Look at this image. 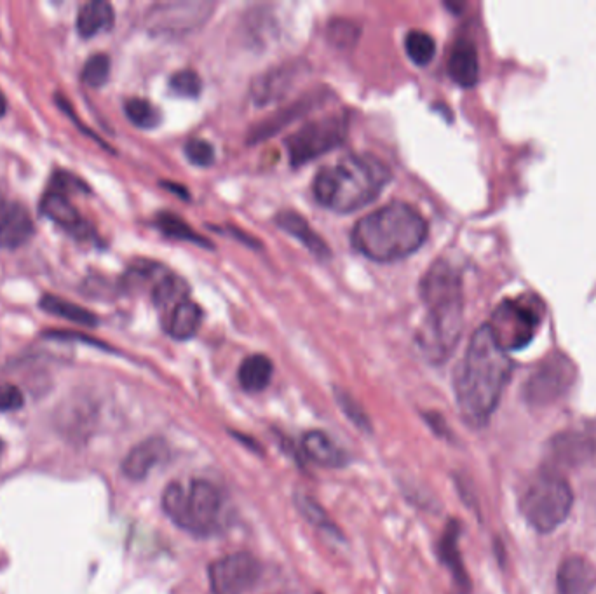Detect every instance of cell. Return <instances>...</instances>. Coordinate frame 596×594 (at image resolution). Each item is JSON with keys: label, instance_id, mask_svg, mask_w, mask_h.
Masks as SVG:
<instances>
[{"label": "cell", "instance_id": "cell-1", "mask_svg": "<svg viewBox=\"0 0 596 594\" xmlns=\"http://www.w3.org/2000/svg\"><path fill=\"white\" fill-rule=\"evenodd\" d=\"M513 372L508 352L497 344L487 324L476 330L455 373V396L464 420L481 427L494 415Z\"/></svg>", "mask_w": 596, "mask_h": 594}, {"label": "cell", "instance_id": "cell-2", "mask_svg": "<svg viewBox=\"0 0 596 594\" xmlns=\"http://www.w3.org/2000/svg\"><path fill=\"white\" fill-rule=\"evenodd\" d=\"M420 297L427 314L417 333V345L427 361L441 365L454 352L464 326L459 272L447 262H436L422 277Z\"/></svg>", "mask_w": 596, "mask_h": 594}, {"label": "cell", "instance_id": "cell-3", "mask_svg": "<svg viewBox=\"0 0 596 594\" xmlns=\"http://www.w3.org/2000/svg\"><path fill=\"white\" fill-rule=\"evenodd\" d=\"M426 239L424 216L414 206L400 201L361 218L351 234L354 250L380 264L414 255Z\"/></svg>", "mask_w": 596, "mask_h": 594}, {"label": "cell", "instance_id": "cell-4", "mask_svg": "<svg viewBox=\"0 0 596 594\" xmlns=\"http://www.w3.org/2000/svg\"><path fill=\"white\" fill-rule=\"evenodd\" d=\"M391 178V169L377 157L353 154L321 169L312 189L323 208L346 215L373 203Z\"/></svg>", "mask_w": 596, "mask_h": 594}, {"label": "cell", "instance_id": "cell-5", "mask_svg": "<svg viewBox=\"0 0 596 594\" xmlns=\"http://www.w3.org/2000/svg\"><path fill=\"white\" fill-rule=\"evenodd\" d=\"M163 511L178 528L197 537L217 534L224 518V495L210 481H173L163 493Z\"/></svg>", "mask_w": 596, "mask_h": 594}, {"label": "cell", "instance_id": "cell-6", "mask_svg": "<svg viewBox=\"0 0 596 594\" xmlns=\"http://www.w3.org/2000/svg\"><path fill=\"white\" fill-rule=\"evenodd\" d=\"M574 493L560 474L544 471L530 481L522 493L520 509L530 527L549 534L569 518Z\"/></svg>", "mask_w": 596, "mask_h": 594}, {"label": "cell", "instance_id": "cell-7", "mask_svg": "<svg viewBox=\"0 0 596 594\" xmlns=\"http://www.w3.org/2000/svg\"><path fill=\"white\" fill-rule=\"evenodd\" d=\"M542 321V304L536 297L509 298L497 305L488 330L504 351H520L536 337Z\"/></svg>", "mask_w": 596, "mask_h": 594}, {"label": "cell", "instance_id": "cell-8", "mask_svg": "<svg viewBox=\"0 0 596 594\" xmlns=\"http://www.w3.org/2000/svg\"><path fill=\"white\" fill-rule=\"evenodd\" d=\"M347 129L349 122L344 115H328L305 124L304 128L286 138V149L293 166H302L337 149L346 140Z\"/></svg>", "mask_w": 596, "mask_h": 594}, {"label": "cell", "instance_id": "cell-9", "mask_svg": "<svg viewBox=\"0 0 596 594\" xmlns=\"http://www.w3.org/2000/svg\"><path fill=\"white\" fill-rule=\"evenodd\" d=\"M213 594H246L257 586L262 575L260 561L250 553L227 554L210 565Z\"/></svg>", "mask_w": 596, "mask_h": 594}, {"label": "cell", "instance_id": "cell-10", "mask_svg": "<svg viewBox=\"0 0 596 594\" xmlns=\"http://www.w3.org/2000/svg\"><path fill=\"white\" fill-rule=\"evenodd\" d=\"M215 9L213 2H168L149 13V25L157 34L187 35L203 27Z\"/></svg>", "mask_w": 596, "mask_h": 594}, {"label": "cell", "instance_id": "cell-11", "mask_svg": "<svg viewBox=\"0 0 596 594\" xmlns=\"http://www.w3.org/2000/svg\"><path fill=\"white\" fill-rule=\"evenodd\" d=\"M570 365L567 359L546 361L525 384V398L532 405H548L569 389Z\"/></svg>", "mask_w": 596, "mask_h": 594}, {"label": "cell", "instance_id": "cell-12", "mask_svg": "<svg viewBox=\"0 0 596 594\" xmlns=\"http://www.w3.org/2000/svg\"><path fill=\"white\" fill-rule=\"evenodd\" d=\"M34 236V220L18 201H0V248L18 250Z\"/></svg>", "mask_w": 596, "mask_h": 594}, {"label": "cell", "instance_id": "cell-13", "mask_svg": "<svg viewBox=\"0 0 596 594\" xmlns=\"http://www.w3.org/2000/svg\"><path fill=\"white\" fill-rule=\"evenodd\" d=\"M170 457V446L163 438L143 439L142 443L129 450L122 460V474L131 481H142L152 473L154 467L163 464Z\"/></svg>", "mask_w": 596, "mask_h": 594}, {"label": "cell", "instance_id": "cell-14", "mask_svg": "<svg viewBox=\"0 0 596 594\" xmlns=\"http://www.w3.org/2000/svg\"><path fill=\"white\" fill-rule=\"evenodd\" d=\"M41 213L77 239H91L93 236L91 225L82 218L70 199L56 190H49L42 197Z\"/></svg>", "mask_w": 596, "mask_h": 594}, {"label": "cell", "instance_id": "cell-15", "mask_svg": "<svg viewBox=\"0 0 596 594\" xmlns=\"http://www.w3.org/2000/svg\"><path fill=\"white\" fill-rule=\"evenodd\" d=\"M300 72L302 70L298 67V63H290V65L272 68L267 74L260 75L251 86L253 102L258 105H267V103L283 98L293 88Z\"/></svg>", "mask_w": 596, "mask_h": 594}, {"label": "cell", "instance_id": "cell-16", "mask_svg": "<svg viewBox=\"0 0 596 594\" xmlns=\"http://www.w3.org/2000/svg\"><path fill=\"white\" fill-rule=\"evenodd\" d=\"M556 588L560 594H591L596 588V568L583 556H569L558 568Z\"/></svg>", "mask_w": 596, "mask_h": 594}, {"label": "cell", "instance_id": "cell-17", "mask_svg": "<svg viewBox=\"0 0 596 594\" xmlns=\"http://www.w3.org/2000/svg\"><path fill=\"white\" fill-rule=\"evenodd\" d=\"M448 74L455 84L462 88H473L480 79V60L475 42L469 39L455 41L454 48L448 56Z\"/></svg>", "mask_w": 596, "mask_h": 594}, {"label": "cell", "instance_id": "cell-18", "mask_svg": "<svg viewBox=\"0 0 596 594\" xmlns=\"http://www.w3.org/2000/svg\"><path fill=\"white\" fill-rule=\"evenodd\" d=\"M161 319H163L164 330L171 338L189 340L196 335L201 326L203 311L192 298L187 297L180 300L177 305H173L170 311L161 314Z\"/></svg>", "mask_w": 596, "mask_h": 594}, {"label": "cell", "instance_id": "cell-19", "mask_svg": "<svg viewBox=\"0 0 596 594\" xmlns=\"http://www.w3.org/2000/svg\"><path fill=\"white\" fill-rule=\"evenodd\" d=\"M305 457L316 466L339 469L347 464V453L323 431H311L302 439Z\"/></svg>", "mask_w": 596, "mask_h": 594}, {"label": "cell", "instance_id": "cell-20", "mask_svg": "<svg viewBox=\"0 0 596 594\" xmlns=\"http://www.w3.org/2000/svg\"><path fill=\"white\" fill-rule=\"evenodd\" d=\"M116 14L114 7L103 0H93L79 9L77 14V30L84 39L95 37L102 32H109L114 27Z\"/></svg>", "mask_w": 596, "mask_h": 594}, {"label": "cell", "instance_id": "cell-21", "mask_svg": "<svg viewBox=\"0 0 596 594\" xmlns=\"http://www.w3.org/2000/svg\"><path fill=\"white\" fill-rule=\"evenodd\" d=\"M276 223H278L279 229L286 230L288 234H292L295 239L304 244L312 255H316L318 258L330 257L328 244L309 227V223L305 222V218L302 216L293 213V211H281L276 216Z\"/></svg>", "mask_w": 596, "mask_h": 594}, {"label": "cell", "instance_id": "cell-22", "mask_svg": "<svg viewBox=\"0 0 596 594\" xmlns=\"http://www.w3.org/2000/svg\"><path fill=\"white\" fill-rule=\"evenodd\" d=\"M272 370V361L264 354L248 356L239 366V384L244 391H264L265 387L271 384Z\"/></svg>", "mask_w": 596, "mask_h": 594}, {"label": "cell", "instance_id": "cell-23", "mask_svg": "<svg viewBox=\"0 0 596 594\" xmlns=\"http://www.w3.org/2000/svg\"><path fill=\"white\" fill-rule=\"evenodd\" d=\"M555 445L556 459L562 460L565 464H581L590 459L595 448L593 441L583 432H565L553 441Z\"/></svg>", "mask_w": 596, "mask_h": 594}, {"label": "cell", "instance_id": "cell-24", "mask_svg": "<svg viewBox=\"0 0 596 594\" xmlns=\"http://www.w3.org/2000/svg\"><path fill=\"white\" fill-rule=\"evenodd\" d=\"M39 305H41L42 311L48 312V314L56 316V318L67 319V321L82 324V326H96L98 324V318H96L93 312L88 311V309H82L81 305L68 302L65 298L44 295Z\"/></svg>", "mask_w": 596, "mask_h": 594}, {"label": "cell", "instance_id": "cell-25", "mask_svg": "<svg viewBox=\"0 0 596 594\" xmlns=\"http://www.w3.org/2000/svg\"><path fill=\"white\" fill-rule=\"evenodd\" d=\"M457 537H459V530H457V525H455L454 521L448 527L447 534L443 535V539H441V560L445 561L448 567H450V570H452L459 588L462 591H468V574H466V570L462 567L461 553H459V547H457Z\"/></svg>", "mask_w": 596, "mask_h": 594}, {"label": "cell", "instance_id": "cell-26", "mask_svg": "<svg viewBox=\"0 0 596 594\" xmlns=\"http://www.w3.org/2000/svg\"><path fill=\"white\" fill-rule=\"evenodd\" d=\"M405 51H407L408 58L414 61L415 65L426 67L433 61L434 54H436V42L427 32L412 30L405 37Z\"/></svg>", "mask_w": 596, "mask_h": 594}, {"label": "cell", "instance_id": "cell-27", "mask_svg": "<svg viewBox=\"0 0 596 594\" xmlns=\"http://www.w3.org/2000/svg\"><path fill=\"white\" fill-rule=\"evenodd\" d=\"M295 506H297L298 511L304 516L305 520L309 521L314 527L323 530L326 534L340 535L339 528L333 525L330 516L325 513V509L319 506L316 500L307 497L305 493H295Z\"/></svg>", "mask_w": 596, "mask_h": 594}, {"label": "cell", "instance_id": "cell-28", "mask_svg": "<svg viewBox=\"0 0 596 594\" xmlns=\"http://www.w3.org/2000/svg\"><path fill=\"white\" fill-rule=\"evenodd\" d=\"M124 112L136 128H156L161 121L159 110L149 100H142V98H129L128 102L124 103Z\"/></svg>", "mask_w": 596, "mask_h": 594}, {"label": "cell", "instance_id": "cell-29", "mask_svg": "<svg viewBox=\"0 0 596 594\" xmlns=\"http://www.w3.org/2000/svg\"><path fill=\"white\" fill-rule=\"evenodd\" d=\"M156 225L163 234H166V236L175 237V239H183V241H190V243L211 246L208 241H204L203 237L190 229L189 225L183 222L182 218H178L177 215L161 213V215H157Z\"/></svg>", "mask_w": 596, "mask_h": 594}, {"label": "cell", "instance_id": "cell-30", "mask_svg": "<svg viewBox=\"0 0 596 594\" xmlns=\"http://www.w3.org/2000/svg\"><path fill=\"white\" fill-rule=\"evenodd\" d=\"M110 58L107 54H93L86 65L82 68V81L88 84L89 88H102L105 82L109 81Z\"/></svg>", "mask_w": 596, "mask_h": 594}, {"label": "cell", "instance_id": "cell-31", "mask_svg": "<svg viewBox=\"0 0 596 594\" xmlns=\"http://www.w3.org/2000/svg\"><path fill=\"white\" fill-rule=\"evenodd\" d=\"M170 88L183 98H197L203 91V82L194 70H180L170 79Z\"/></svg>", "mask_w": 596, "mask_h": 594}, {"label": "cell", "instance_id": "cell-32", "mask_svg": "<svg viewBox=\"0 0 596 594\" xmlns=\"http://www.w3.org/2000/svg\"><path fill=\"white\" fill-rule=\"evenodd\" d=\"M185 156L192 164L201 166V168H208L215 161V150L211 147V143L201 138H194L185 145Z\"/></svg>", "mask_w": 596, "mask_h": 594}, {"label": "cell", "instance_id": "cell-33", "mask_svg": "<svg viewBox=\"0 0 596 594\" xmlns=\"http://www.w3.org/2000/svg\"><path fill=\"white\" fill-rule=\"evenodd\" d=\"M25 405V396L20 387L13 384L0 385V412H16Z\"/></svg>", "mask_w": 596, "mask_h": 594}, {"label": "cell", "instance_id": "cell-34", "mask_svg": "<svg viewBox=\"0 0 596 594\" xmlns=\"http://www.w3.org/2000/svg\"><path fill=\"white\" fill-rule=\"evenodd\" d=\"M337 399H339V405L342 406V410L346 412L351 422H354L361 429H365V431L370 429V419L366 417L365 412L361 410V406L351 396H347L346 392L340 391L337 392Z\"/></svg>", "mask_w": 596, "mask_h": 594}, {"label": "cell", "instance_id": "cell-35", "mask_svg": "<svg viewBox=\"0 0 596 594\" xmlns=\"http://www.w3.org/2000/svg\"><path fill=\"white\" fill-rule=\"evenodd\" d=\"M6 110H7L6 96H4V93H2V91H0V119H2V117H4V114H6Z\"/></svg>", "mask_w": 596, "mask_h": 594}, {"label": "cell", "instance_id": "cell-36", "mask_svg": "<svg viewBox=\"0 0 596 594\" xmlns=\"http://www.w3.org/2000/svg\"><path fill=\"white\" fill-rule=\"evenodd\" d=\"M4 450H6V446H4V441L0 439V462H2V457H4Z\"/></svg>", "mask_w": 596, "mask_h": 594}]
</instances>
